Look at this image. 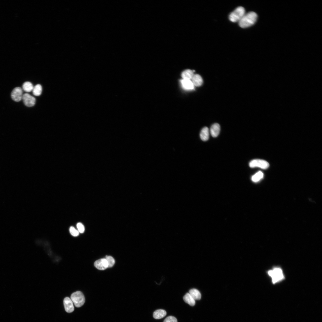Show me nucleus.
Returning a JSON list of instances; mask_svg holds the SVG:
<instances>
[{
  "label": "nucleus",
  "mask_w": 322,
  "mask_h": 322,
  "mask_svg": "<svg viewBox=\"0 0 322 322\" xmlns=\"http://www.w3.org/2000/svg\"><path fill=\"white\" fill-rule=\"evenodd\" d=\"M257 18V15L254 12H250L245 13L238 22L239 26L243 28L250 27L255 23Z\"/></svg>",
  "instance_id": "nucleus-1"
},
{
  "label": "nucleus",
  "mask_w": 322,
  "mask_h": 322,
  "mask_svg": "<svg viewBox=\"0 0 322 322\" xmlns=\"http://www.w3.org/2000/svg\"><path fill=\"white\" fill-rule=\"evenodd\" d=\"M269 275L271 278L274 284L283 279L284 276L282 269L279 267H276L268 272Z\"/></svg>",
  "instance_id": "nucleus-2"
},
{
  "label": "nucleus",
  "mask_w": 322,
  "mask_h": 322,
  "mask_svg": "<svg viewBox=\"0 0 322 322\" xmlns=\"http://www.w3.org/2000/svg\"><path fill=\"white\" fill-rule=\"evenodd\" d=\"M245 13L244 8L239 7L231 12L229 16V19L232 22H239Z\"/></svg>",
  "instance_id": "nucleus-3"
},
{
  "label": "nucleus",
  "mask_w": 322,
  "mask_h": 322,
  "mask_svg": "<svg viewBox=\"0 0 322 322\" xmlns=\"http://www.w3.org/2000/svg\"><path fill=\"white\" fill-rule=\"evenodd\" d=\"M70 299L77 307H80L82 306L85 301L83 294L80 291H77L72 293Z\"/></svg>",
  "instance_id": "nucleus-4"
},
{
  "label": "nucleus",
  "mask_w": 322,
  "mask_h": 322,
  "mask_svg": "<svg viewBox=\"0 0 322 322\" xmlns=\"http://www.w3.org/2000/svg\"><path fill=\"white\" fill-rule=\"evenodd\" d=\"M250 167L252 168L259 167L263 169H268L269 164L267 161L261 159H255L251 161L249 164Z\"/></svg>",
  "instance_id": "nucleus-5"
},
{
  "label": "nucleus",
  "mask_w": 322,
  "mask_h": 322,
  "mask_svg": "<svg viewBox=\"0 0 322 322\" xmlns=\"http://www.w3.org/2000/svg\"><path fill=\"white\" fill-rule=\"evenodd\" d=\"M22 99L24 105L28 107H32L36 103L35 98L28 93L23 94Z\"/></svg>",
  "instance_id": "nucleus-6"
},
{
  "label": "nucleus",
  "mask_w": 322,
  "mask_h": 322,
  "mask_svg": "<svg viewBox=\"0 0 322 322\" xmlns=\"http://www.w3.org/2000/svg\"><path fill=\"white\" fill-rule=\"evenodd\" d=\"M22 90L21 88H16L12 92L11 98L14 101L16 102H20L22 99Z\"/></svg>",
  "instance_id": "nucleus-7"
},
{
  "label": "nucleus",
  "mask_w": 322,
  "mask_h": 322,
  "mask_svg": "<svg viewBox=\"0 0 322 322\" xmlns=\"http://www.w3.org/2000/svg\"><path fill=\"white\" fill-rule=\"evenodd\" d=\"M94 266L97 269L101 270H105L108 268V263L105 258L97 260L95 262Z\"/></svg>",
  "instance_id": "nucleus-8"
},
{
  "label": "nucleus",
  "mask_w": 322,
  "mask_h": 322,
  "mask_svg": "<svg viewBox=\"0 0 322 322\" xmlns=\"http://www.w3.org/2000/svg\"><path fill=\"white\" fill-rule=\"evenodd\" d=\"M65 310L68 313H71L74 311L73 303L70 298L68 297L65 298L63 301Z\"/></svg>",
  "instance_id": "nucleus-9"
},
{
  "label": "nucleus",
  "mask_w": 322,
  "mask_h": 322,
  "mask_svg": "<svg viewBox=\"0 0 322 322\" xmlns=\"http://www.w3.org/2000/svg\"><path fill=\"white\" fill-rule=\"evenodd\" d=\"M182 88L186 90H192L194 89V86L191 80L183 79L181 81Z\"/></svg>",
  "instance_id": "nucleus-10"
},
{
  "label": "nucleus",
  "mask_w": 322,
  "mask_h": 322,
  "mask_svg": "<svg viewBox=\"0 0 322 322\" xmlns=\"http://www.w3.org/2000/svg\"><path fill=\"white\" fill-rule=\"evenodd\" d=\"M220 126L219 124L215 123L212 125L210 128V133L212 137H216L219 134L220 131Z\"/></svg>",
  "instance_id": "nucleus-11"
},
{
  "label": "nucleus",
  "mask_w": 322,
  "mask_h": 322,
  "mask_svg": "<svg viewBox=\"0 0 322 322\" xmlns=\"http://www.w3.org/2000/svg\"><path fill=\"white\" fill-rule=\"evenodd\" d=\"M191 81L194 86H200L203 83V80L202 78L199 74H194Z\"/></svg>",
  "instance_id": "nucleus-12"
},
{
  "label": "nucleus",
  "mask_w": 322,
  "mask_h": 322,
  "mask_svg": "<svg viewBox=\"0 0 322 322\" xmlns=\"http://www.w3.org/2000/svg\"><path fill=\"white\" fill-rule=\"evenodd\" d=\"M209 136V129L206 127H204L201 130L200 134L201 139L203 141H206L208 139Z\"/></svg>",
  "instance_id": "nucleus-13"
},
{
  "label": "nucleus",
  "mask_w": 322,
  "mask_h": 322,
  "mask_svg": "<svg viewBox=\"0 0 322 322\" xmlns=\"http://www.w3.org/2000/svg\"><path fill=\"white\" fill-rule=\"evenodd\" d=\"M194 72L193 70L190 69L184 71L181 74L183 79L191 80L194 75Z\"/></svg>",
  "instance_id": "nucleus-14"
},
{
  "label": "nucleus",
  "mask_w": 322,
  "mask_h": 322,
  "mask_svg": "<svg viewBox=\"0 0 322 322\" xmlns=\"http://www.w3.org/2000/svg\"><path fill=\"white\" fill-rule=\"evenodd\" d=\"M167 315L166 311L162 309H159L155 311L153 314L155 319H160L164 317Z\"/></svg>",
  "instance_id": "nucleus-15"
},
{
  "label": "nucleus",
  "mask_w": 322,
  "mask_h": 322,
  "mask_svg": "<svg viewBox=\"0 0 322 322\" xmlns=\"http://www.w3.org/2000/svg\"><path fill=\"white\" fill-rule=\"evenodd\" d=\"M189 294L195 300H199L201 298V295L200 291L196 289H191Z\"/></svg>",
  "instance_id": "nucleus-16"
},
{
  "label": "nucleus",
  "mask_w": 322,
  "mask_h": 322,
  "mask_svg": "<svg viewBox=\"0 0 322 322\" xmlns=\"http://www.w3.org/2000/svg\"><path fill=\"white\" fill-rule=\"evenodd\" d=\"M183 300L185 303L188 304L191 306H194L195 304V300L189 293H187L185 294L183 297Z\"/></svg>",
  "instance_id": "nucleus-17"
},
{
  "label": "nucleus",
  "mask_w": 322,
  "mask_h": 322,
  "mask_svg": "<svg viewBox=\"0 0 322 322\" xmlns=\"http://www.w3.org/2000/svg\"><path fill=\"white\" fill-rule=\"evenodd\" d=\"M33 88L34 86L33 84L29 82H24L22 86L23 90L27 92H30L32 91Z\"/></svg>",
  "instance_id": "nucleus-18"
},
{
  "label": "nucleus",
  "mask_w": 322,
  "mask_h": 322,
  "mask_svg": "<svg viewBox=\"0 0 322 322\" xmlns=\"http://www.w3.org/2000/svg\"><path fill=\"white\" fill-rule=\"evenodd\" d=\"M33 94L36 96L40 95L42 92V86L40 84H38L34 86L32 91Z\"/></svg>",
  "instance_id": "nucleus-19"
},
{
  "label": "nucleus",
  "mask_w": 322,
  "mask_h": 322,
  "mask_svg": "<svg viewBox=\"0 0 322 322\" xmlns=\"http://www.w3.org/2000/svg\"><path fill=\"white\" fill-rule=\"evenodd\" d=\"M263 176V173L261 171H259L252 177V180L254 182H258L262 179Z\"/></svg>",
  "instance_id": "nucleus-20"
},
{
  "label": "nucleus",
  "mask_w": 322,
  "mask_h": 322,
  "mask_svg": "<svg viewBox=\"0 0 322 322\" xmlns=\"http://www.w3.org/2000/svg\"><path fill=\"white\" fill-rule=\"evenodd\" d=\"M105 259L108 263V268L112 267L114 265L115 263V260L112 256H107Z\"/></svg>",
  "instance_id": "nucleus-21"
},
{
  "label": "nucleus",
  "mask_w": 322,
  "mask_h": 322,
  "mask_svg": "<svg viewBox=\"0 0 322 322\" xmlns=\"http://www.w3.org/2000/svg\"><path fill=\"white\" fill-rule=\"evenodd\" d=\"M70 232L71 235L74 237L78 236L79 234V231L72 227H71L70 228Z\"/></svg>",
  "instance_id": "nucleus-22"
},
{
  "label": "nucleus",
  "mask_w": 322,
  "mask_h": 322,
  "mask_svg": "<svg viewBox=\"0 0 322 322\" xmlns=\"http://www.w3.org/2000/svg\"><path fill=\"white\" fill-rule=\"evenodd\" d=\"M164 322H178V321L176 317L170 316L167 317Z\"/></svg>",
  "instance_id": "nucleus-23"
},
{
  "label": "nucleus",
  "mask_w": 322,
  "mask_h": 322,
  "mask_svg": "<svg viewBox=\"0 0 322 322\" xmlns=\"http://www.w3.org/2000/svg\"><path fill=\"white\" fill-rule=\"evenodd\" d=\"M77 227L79 232L83 233L84 232L85 228L84 226L81 223H78L77 224Z\"/></svg>",
  "instance_id": "nucleus-24"
}]
</instances>
